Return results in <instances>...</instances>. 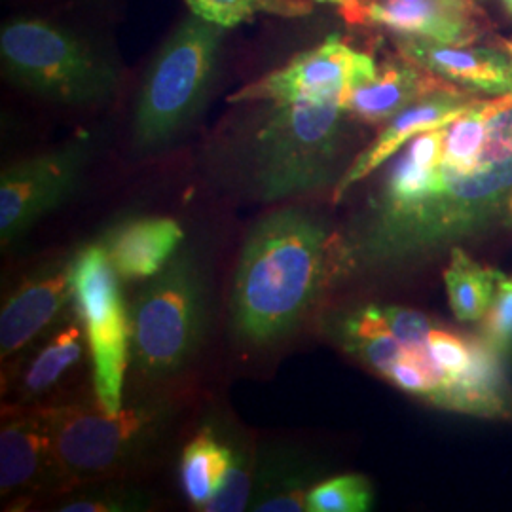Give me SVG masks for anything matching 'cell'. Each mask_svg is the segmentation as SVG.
<instances>
[{
  "label": "cell",
  "mask_w": 512,
  "mask_h": 512,
  "mask_svg": "<svg viewBox=\"0 0 512 512\" xmlns=\"http://www.w3.org/2000/svg\"><path fill=\"white\" fill-rule=\"evenodd\" d=\"M372 507L374 490L361 475H340L321 480L308 494L310 512H366Z\"/></svg>",
  "instance_id": "26"
},
{
  "label": "cell",
  "mask_w": 512,
  "mask_h": 512,
  "mask_svg": "<svg viewBox=\"0 0 512 512\" xmlns=\"http://www.w3.org/2000/svg\"><path fill=\"white\" fill-rule=\"evenodd\" d=\"M74 304L88 334L95 401L107 412H118L124 408L131 366V317L101 239L76 253Z\"/></svg>",
  "instance_id": "8"
},
{
  "label": "cell",
  "mask_w": 512,
  "mask_h": 512,
  "mask_svg": "<svg viewBox=\"0 0 512 512\" xmlns=\"http://www.w3.org/2000/svg\"><path fill=\"white\" fill-rule=\"evenodd\" d=\"M512 200V103L490 122L476 164L437 167L431 190L397 213L368 215L357 239L342 245L344 268L391 266L433 253L490 226Z\"/></svg>",
  "instance_id": "2"
},
{
  "label": "cell",
  "mask_w": 512,
  "mask_h": 512,
  "mask_svg": "<svg viewBox=\"0 0 512 512\" xmlns=\"http://www.w3.org/2000/svg\"><path fill=\"white\" fill-rule=\"evenodd\" d=\"M395 48L408 61L465 92L512 95V59L497 50L408 35L395 38Z\"/></svg>",
  "instance_id": "15"
},
{
  "label": "cell",
  "mask_w": 512,
  "mask_h": 512,
  "mask_svg": "<svg viewBox=\"0 0 512 512\" xmlns=\"http://www.w3.org/2000/svg\"><path fill=\"white\" fill-rule=\"evenodd\" d=\"M92 156V141L71 143L40 152L4 167L0 175V245L6 249L23 238L38 220L69 202Z\"/></svg>",
  "instance_id": "9"
},
{
  "label": "cell",
  "mask_w": 512,
  "mask_h": 512,
  "mask_svg": "<svg viewBox=\"0 0 512 512\" xmlns=\"http://www.w3.org/2000/svg\"><path fill=\"white\" fill-rule=\"evenodd\" d=\"M6 76L40 99L86 107L107 101L118 71L71 31L44 19H10L0 31Z\"/></svg>",
  "instance_id": "6"
},
{
  "label": "cell",
  "mask_w": 512,
  "mask_h": 512,
  "mask_svg": "<svg viewBox=\"0 0 512 512\" xmlns=\"http://www.w3.org/2000/svg\"><path fill=\"white\" fill-rule=\"evenodd\" d=\"M376 71L378 61L372 55L353 50L334 35L232 93L228 103H344L346 95Z\"/></svg>",
  "instance_id": "10"
},
{
  "label": "cell",
  "mask_w": 512,
  "mask_h": 512,
  "mask_svg": "<svg viewBox=\"0 0 512 512\" xmlns=\"http://www.w3.org/2000/svg\"><path fill=\"white\" fill-rule=\"evenodd\" d=\"M156 501L147 490L122 480H101L76 486L55 503L57 512H147Z\"/></svg>",
  "instance_id": "24"
},
{
  "label": "cell",
  "mask_w": 512,
  "mask_h": 512,
  "mask_svg": "<svg viewBox=\"0 0 512 512\" xmlns=\"http://www.w3.org/2000/svg\"><path fill=\"white\" fill-rule=\"evenodd\" d=\"M340 14L351 25L382 27L444 44H473L482 35L484 21L475 0H351Z\"/></svg>",
  "instance_id": "11"
},
{
  "label": "cell",
  "mask_w": 512,
  "mask_h": 512,
  "mask_svg": "<svg viewBox=\"0 0 512 512\" xmlns=\"http://www.w3.org/2000/svg\"><path fill=\"white\" fill-rule=\"evenodd\" d=\"M482 340L495 349L501 357L512 349V277L503 275L494 304L482 319Z\"/></svg>",
  "instance_id": "29"
},
{
  "label": "cell",
  "mask_w": 512,
  "mask_h": 512,
  "mask_svg": "<svg viewBox=\"0 0 512 512\" xmlns=\"http://www.w3.org/2000/svg\"><path fill=\"white\" fill-rule=\"evenodd\" d=\"M444 370L431 357L427 344L404 348L403 357L387 368L384 380L414 397L429 401L444 382Z\"/></svg>",
  "instance_id": "27"
},
{
  "label": "cell",
  "mask_w": 512,
  "mask_h": 512,
  "mask_svg": "<svg viewBox=\"0 0 512 512\" xmlns=\"http://www.w3.org/2000/svg\"><path fill=\"white\" fill-rule=\"evenodd\" d=\"M74 262L76 253L40 264L6 298L0 311L2 365L29 348L73 300Z\"/></svg>",
  "instance_id": "13"
},
{
  "label": "cell",
  "mask_w": 512,
  "mask_h": 512,
  "mask_svg": "<svg viewBox=\"0 0 512 512\" xmlns=\"http://www.w3.org/2000/svg\"><path fill=\"white\" fill-rule=\"evenodd\" d=\"M427 349L446 376H459L467 370L473 359L471 342L448 330H431L427 338Z\"/></svg>",
  "instance_id": "30"
},
{
  "label": "cell",
  "mask_w": 512,
  "mask_h": 512,
  "mask_svg": "<svg viewBox=\"0 0 512 512\" xmlns=\"http://www.w3.org/2000/svg\"><path fill=\"white\" fill-rule=\"evenodd\" d=\"M380 310L384 315L387 329L403 344L404 348L427 344L433 325L425 313L410 310L404 306H393V304H380Z\"/></svg>",
  "instance_id": "31"
},
{
  "label": "cell",
  "mask_w": 512,
  "mask_h": 512,
  "mask_svg": "<svg viewBox=\"0 0 512 512\" xmlns=\"http://www.w3.org/2000/svg\"><path fill=\"white\" fill-rule=\"evenodd\" d=\"M473 359L459 376H444L439 391L427 401L469 416L512 420V389L501 368V355L482 336L471 338Z\"/></svg>",
  "instance_id": "18"
},
{
  "label": "cell",
  "mask_w": 512,
  "mask_h": 512,
  "mask_svg": "<svg viewBox=\"0 0 512 512\" xmlns=\"http://www.w3.org/2000/svg\"><path fill=\"white\" fill-rule=\"evenodd\" d=\"M319 482L315 463L291 444H260L249 511H308V494Z\"/></svg>",
  "instance_id": "19"
},
{
  "label": "cell",
  "mask_w": 512,
  "mask_h": 512,
  "mask_svg": "<svg viewBox=\"0 0 512 512\" xmlns=\"http://www.w3.org/2000/svg\"><path fill=\"white\" fill-rule=\"evenodd\" d=\"M202 268L181 249L162 274L135 296L131 317V368L145 384L179 376L202 346L207 313Z\"/></svg>",
  "instance_id": "5"
},
{
  "label": "cell",
  "mask_w": 512,
  "mask_h": 512,
  "mask_svg": "<svg viewBox=\"0 0 512 512\" xmlns=\"http://www.w3.org/2000/svg\"><path fill=\"white\" fill-rule=\"evenodd\" d=\"M224 465V444L213 425L202 427L181 456V482L192 509L203 511L211 503Z\"/></svg>",
  "instance_id": "22"
},
{
  "label": "cell",
  "mask_w": 512,
  "mask_h": 512,
  "mask_svg": "<svg viewBox=\"0 0 512 512\" xmlns=\"http://www.w3.org/2000/svg\"><path fill=\"white\" fill-rule=\"evenodd\" d=\"M334 336L346 353L378 376L403 357L404 346L391 332H336Z\"/></svg>",
  "instance_id": "28"
},
{
  "label": "cell",
  "mask_w": 512,
  "mask_h": 512,
  "mask_svg": "<svg viewBox=\"0 0 512 512\" xmlns=\"http://www.w3.org/2000/svg\"><path fill=\"white\" fill-rule=\"evenodd\" d=\"M268 105L251 147V175L258 198L279 202L332 183L349 116L342 103Z\"/></svg>",
  "instance_id": "4"
},
{
  "label": "cell",
  "mask_w": 512,
  "mask_h": 512,
  "mask_svg": "<svg viewBox=\"0 0 512 512\" xmlns=\"http://www.w3.org/2000/svg\"><path fill=\"white\" fill-rule=\"evenodd\" d=\"M509 211H511V215H512V200H511V205H509Z\"/></svg>",
  "instance_id": "35"
},
{
  "label": "cell",
  "mask_w": 512,
  "mask_h": 512,
  "mask_svg": "<svg viewBox=\"0 0 512 512\" xmlns=\"http://www.w3.org/2000/svg\"><path fill=\"white\" fill-rule=\"evenodd\" d=\"M101 241L122 281H150L183 249L184 230L171 217H137L116 224Z\"/></svg>",
  "instance_id": "17"
},
{
  "label": "cell",
  "mask_w": 512,
  "mask_h": 512,
  "mask_svg": "<svg viewBox=\"0 0 512 512\" xmlns=\"http://www.w3.org/2000/svg\"><path fill=\"white\" fill-rule=\"evenodd\" d=\"M499 2L505 6V10L512 16V0H499Z\"/></svg>",
  "instance_id": "33"
},
{
  "label": "cell",
  "mask_w": 512,
  "mask_h": 512,
  "mask_svg": "<svg viewBox=\"0 0 512 512\" xmlns=\"http://www.w3.org/2000/svg\"><path fill=\"white\" fill-rule=\"evenodd\" d=\"M54 440L61 495L76 486L122 480L154 458L179 416L175 401L141 399L118 412L97 401H46L35 404Z\"/></svg>",
  "instance_id": "3"
},
{
  "label": "cell",
  "mask_w": 512,
  "mask_h": 512,
  "mask_svg": "<svg viewBox=\"0 0 512 512\" xmlns=\"http://www.w3.org/2000/svg\"><path fill=\"white\" fill-rule=\"evenodd\" d=\"M458 88L439 76L421 69L406 57L385 59L378 71L346 95L342 107L349 116L370 124L384 126L401 110L414 105L431 93Z\"/></svg>",
  "instance_id": "16"
},
{
  "label": "cell",
  "mask_w": 512,
  "mask_h": 512,
  "mask_svg": "<svg viewBox=\"0 0 512 512\" xmlns=\"http://www.w3.org/2000/svg\"><path fill=\"white\" fill-rule=\"evenodd\" d=\"M475 93L461 88H450L431 93L416 101L414 105L401 110L378 133V137L348 165L344 175L334 184V203L342 202L344 196L355 184L365 181L380 165L391 160L401 148L406 147L414 137L425 131L444 128L458 120L476 103Z\"/></svg>",
  "instance_id": "14"
},
{
  "label": "cell",
  "mask_w": 512,
  "mask_h": 512,
  "mask_svg": "<svg viewBox=\"0 0 512 512\" xmlns=\"http://www.w3.org/2000/svg\"><path fill=\"white\" fill-rule=\"evenodd\" d=\"M224 27L188 16L167 38L143 78L133 137L143 150L171 143L202 107L213 80Z\"/></svg>",
  "instance_id": "7"
},
{
  "label": "cell",
  "mask_w": 512,
  "mask_h": 512,
  "mask_svg": "<svg viewBox=\"0 0 512 512\" xmlns=\"http://www.w3.org/2000/svg\"><path fill=\"white\" fill-rule=\"evenodd\" d=\"M190 12L224 29L251 21L256 14L304 18L311 12L308 0H184Z\"/></svg>",
  "instance_id": "25"
},
{
  "label": "cell",
  "mask_w": 512,
  "mask_h": 512,
  "mask_svg": "<svg viewBox=\"0 0 512 512\" xmlns=\"http://www.w3.org/2000/svg\"><path fill=\"white\" fill-rule=\"evenodd\" d=\"M222 444L224 465L215 495L205 512L249 511L258 444H253L239 433H230L226 439H222Z\"/></svg>",
  "instance_id": "23"
},
{
  "label": "cell",
  "mask_w": 512,
  "mask_h": 512,
  "mask_svg": "<svg viewBox=\"0 0 512 512\" xmlns=\"http://www.w3.org/2000/svg\"><path fill=\"white\" fill-rule=\"evenodd\" d=\"M315 2H323V4H334V6L342 8V6H346V4H349L351 0H315Z\"/></svg>",
  "instance_id": "32"
},
{
  "label": "cell",
  "mask_w": 512,
  "mask_h": 512,
  "mask_svg": "<svg viewBox=\"0 0 512 512\" xmlns=\"http://www.w3.org/2000/svg\"><path fill=\"white\" fill-rule=\"evenodd\" d=\"M86 353H90L88 334L76 310L63 325L50 332L19 370L12 404L33 406L48 401L46 397L80 366Z\"/></svg>",
  "instance_id": "20"
},
{
  "label": "cell",
  "mask_w": 512,
  "mask_h": 512,
  "mask_svg": "<svg viewBox=\"0 0 512 512\" xmlns=\"http://www.w3.org/2000/svg\"><path fill=\"white\" fill-rule=\"evenodd\" d=\"M507 52H509V57L512 59V40L507 44Z\"/></svg>",
  "instance_id": "34"
},
{
  "label": "cell",
  "mask_w": 512,
  "mask_h": 512,
  "mask_svg": "<svg viewBox=\"0 0 512 512\" xmlns=\"http://www.w3.org/2000/svg\"><path fill=\"white\" fill-rule=\"evenodd\" d=\"M503 275L499 270L482 266L461 247L452 249L450 264L444 270V285L450 308L459 321L475 323L486 317Z\"/></svg>",
  "instance_id": "21"
},
{
  "label": "cell",
  "mask_w": 512,
  "mask_h": 512,
  "mask_svg": "<svg viewBox=\"0 0 512 512\" xmlns=\"http://www.w3.org/2000/svg\"><path fill=\"white\" fill-rule=\"evenodd\" d=\"M0 429V495H61L54 440L37 406L8 404Z\"/></svg>",
  "instance_id": "12"
},
{
  "label": "cell",
  "mask_w": 512,
  "mask_h": 512,
  "mask_svg": "<svg viewBox=\"0 0 512 512\" xmlns=\"http://www.w3.org/2000/svg\"><path fill=\"white\" fill-rule=\"evenodd\" d=\"M344 270L342 243L311 213L285 207L243 241L230 296L232 329L249 346L287 338Z\"/></svg>",
  "instance_id": "1"
}]
</instances>
